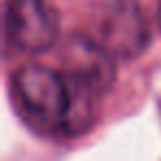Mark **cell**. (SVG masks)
Returning a JSON list of instances; mask_svg holds the SVG:
<instances>
[{
	"mask_svg": "<svg viewBox=\"0 0 161 161\" xmlns=\"http://www.w3.org/2000/svg\"><path fill=\"white\" fill-rule=\"evenodd\" d=\"M97 42L115 58H137L150 42L141 7L135 0H108L97 18Z\"/></svg>",
	"mask_w": 161,
	"mask_h": 161,
	"instance_id": "277c9868",
	"label": "cell"
},
{
	"mask_svg": "<svg viewBox=\"0 0 161 161\" xmlns=\"http://www.w3.org/2000/svg\"><path fill=\"white\" fill-rule=\"evenodd\" d=\"M11 97L22 121L44 135H80L75 95L62 71L25 64L11 77Z\"/></svg>",
	"mask_w": 161,
	"mask_h": 161,
	"instance_id": "6da1fadb",
	"label": "cell"
},
{
	"mask_svg": "<svg viewBox=\"0 0 161 161\" xmlns=\"http://www.w3.org/2000/svg\"><path fill=\"white\" fill-rule=\"evenodd\" d=\"M113 53L97 40L75 36L62 49V73L75 95L80 132L88 130L95 115V102L108 93L115 82Z\"/></svg>",
	"mask_w": 161,
	"mask_h": 161,
	"instance_id": "7a4b0ae2",
	"label": "cell"
},
{
	"mask_svg": "<svg viewBox=\"0 0 161 161\" xmlns=\"http://www.w3.org/2000/svg\"><path fill=\"white\" fill-rule=\"evenodd\" d=\"M159 25H161V0H159Z\"/></svg>",
	"mask_w": 161,
	"mask_h": 161,
	"instance_id": "5b68a950",
	"label": "cell"
},
{
	"mask_svg": "<svg viewBox=\"0 0 161 161\" xmlns=\"http://www.w3.org/2000/svg\"><path fill=\"white\" fill-rule=\"evenodd\" d=\"M60 33V18L44 0H7L5 36L22 53L49 51Z\"/></svg>",
	"mask_w": 161,
	"mask_h": 161,
	"instance_id": "3957f363",
	"label": "cell"
}]
</instances>
